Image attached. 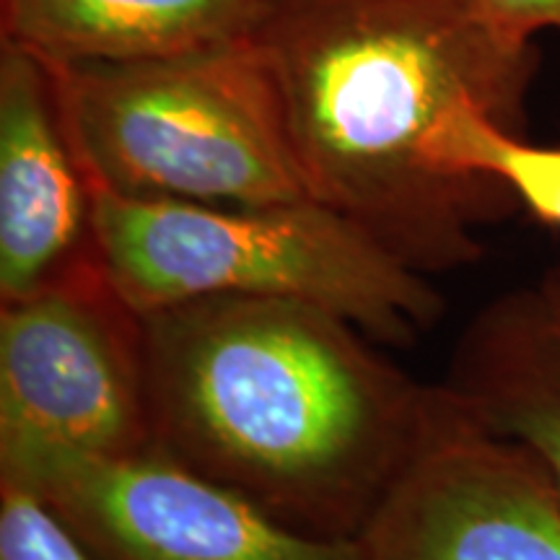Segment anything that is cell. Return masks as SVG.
I'll return each mask as SVG.
<instances>
[{
    "label": "cell",
    "mask_w": 560,
    "mask_h": 560,
    "mask_svg": "<svg viewBox=\"0 0 560 560\" xmlns=\"http://www.w3.org/2000/svg\"><path fill=\"white\" fill-rule=\"evenodd\" d=\"M441 387L486 429L527 446L560 493V322L540 291L488 301L462 330Z\"/></svg>",
    "instance_id": "obj_9"
},
{
    "label": "cell",
    "mask_w": 560,
    "mask_h": 560,
    "mask_svg": "<svg viewBox=\"0 0 560 560\" xmlns=\"http://www.w3.org/2000/svg\"><path fill=\"white\" fill-rule=\"evenodd\" d=\"M0 560H96L37 488L0 480Z\"/></svg>",
    "instance_id": "obj_12"
},
{
    "label": "cell",
    "mask_w": 560,
    "mask_h": 560,
    "mask_svg": "<svg viewBox=\"0 0 560 560\" xmlns=\"http://www.w3.org/2000/svg\"><path fill=\"white\" fill-rule=\"evenodd\" d=\"M255 39L310 198L429 278L480 260L478 229L520 202L446 174L433 143L465 104L522 136L535 47L501 37L475 0H278Z\"/></svg>",
    "instance_id": "obj_2"
},
{
    "label": "cell",
    "mask_w": 560,
    "mask_h": 560,
    "mask_svg": "<svg viewBox=\"0 0 560 560\" xmlns=\"http://www.w3.org/2000/svg\"><path fill=\"white\" fill-rule=\"evenodd\" d=\"M143 317L151 450L285 527L359 540L439 400L340 314L210 296Z\"/></svg>",
    "instance_id": "obj_1"
},
{
    "label": "cell",
    "mask_w": 560,
    "mask_h": 560,
    "mask_svg": "<svg viewBox=\"0 0 560 560\" xmlns=\"http://www.w3.org/2000/svg\"><path fill=\"white\" fill-rule=\"evenodd\" d=\"M359 540L366 560H560V493L527 446L439 382L429 429Z\"/></svg>",
    "instance_id": "obj_6"
},
{
    "label": "cell",
    "mask_w": 560,
    "mask_h": 560,
    "mask_svg": "<svg viewBox=\"0 0 560 560\" xmlns=\"http://www.w3.org/2000/svg\"><path fill=\"white\" fill-rule=\"evenodd\" d=\"M278 0H3V37L50 68L161 58L252 37Z\"/></svg>",
    "instance_id": "obj_10"
},
{
    "label": "cell",
    "mask_w": 560,
    "mask_h": 560,
    "mask_svg": "<svg viewBox=\"0 0 560 560\" xmlns=\"http://www.w3.org/2000/svg\"><path fill=\"white\" fill-rule=\"evenodd\" d=\"M433 161L459 179H495L542 226L560 231V145L527 143L480 107L454 109Z\"/></svg>",
    "instance_id": "obj_11"
},
{
    "label": "cell",
    "mask_w": 560,
    "mask_h": 560,
    "mask_svg": "<svg viewBox=\"0 0 560 560\" xmlns=\"http://www.w3.org/2000/svg\"><path fill=\"white\" fill-rule=\"evenodd\" d=\"M91 190L47 62L0 47V304L66 270L91 242Z\"/></svg>",
    "instance_id": "obj_8"
},
{
    "label": "cell",
    "mask_w": 560,
    "mask_h": 560,
    "mask_svg": "<svg viewBox=\"0 0 560 560\" xmlns=\"http://www.w3.org/2000/svg\"><path fill=\"white\" fill-rule=\"evenodd\" d=\"M91 249L138 314L210 296L289 299L410 348L444 314L441 291L361 223L304 198L202 206L91 192Z\"/></svg>",
    "instance_id": "obj_3"
},
{
    "label": "cell",
    "mask_w": 560,
    "mask_h": 560,
    "mask_svg": "<svg viewBox=\"0 0 560 560\" xmlns=\"http://www.w3.org/2000/svg\"><path fill=\"white\" fill-rule=\"evenodd\" d=\"M50 73L91 192L202 206L310 198L255 34Z\"/></svg>",
    "instance_id": "obj_4"
},
{
    "label": "cell",
    "mask_w": 560,
    "mask_h": 560,
    "mask_svg": "<svg viewBox=\"0 0 560 560\" xmlns=\"http://www.w3.org/2000/svg\"><path fill=\"white\" fill-rule=\"evenodd\" d=\"M537 291H540V296L545 299V304H548L552 317L560 322V268L545 272L540 283H537Z\"/></svg>",
    "instance_id": "obj_14"
},
{
    "label": "cell",
    "mask_w": 560,
    "mask_h": 560,
    "mask_svg": "<svg viewBox=\"0 0 560 560\" xmlns=\"http://www.w3.org/2000/svg\"><path fill=\"white\" fill-rule=\"evenodd\" d=\"M151 450L143 317L94 249L0 304V480L45 462L117 459Z\"/></svg>",
    "instance_id": "obj_5"
},
{
    "label": "cell",
    "mask_w": 560,
    "mask_h": 560,
    "mask_svg": "<svg viewBox=\"0 0 560 560\" xmlns=\"http://www.w3.org/2000/svg\"><path fill=\"white\" fill-rule=\"evenodd\" d=\"M37 488L96 560H366L361 540L296 532L156 450L50 459Z\"/></svg>",
    "instance_id": "obj_7"
},
{
    "label": "cell",
    "mask_w": 560,
    "mask_h": 560,
    "mask_svg": "<svg viewBox=\"0 0 560 560\" xmlns=\"http://www.w3.org/2000/svg\"><path fill=\"white\" fill-rule=\"evenodd\" d=\"M475 9L516 45H532L542 30H560V0H475Z\"/></svg>",
    "instance_id": "obj_13"
}]
</instances>
